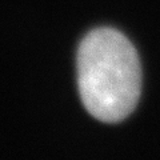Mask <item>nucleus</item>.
<instances>
[{
  "label": "nucleus",
  "mask_w": 160,
  "mask_h": 160,
  "mask_svg": "<svg viewBox=\"0 0 160 160\" xmlns=\"http://www.w3.org/2000/svg\"><path fill=\"white\" fill-rule=\"evenodd\" d=\"M79 93L86 109L104 123H118L135 109L142 92L136 48L115 28L91 31L78 49Z\"/></svg>",
  "instance_id": "f257e3e1"
}]
</instances>
